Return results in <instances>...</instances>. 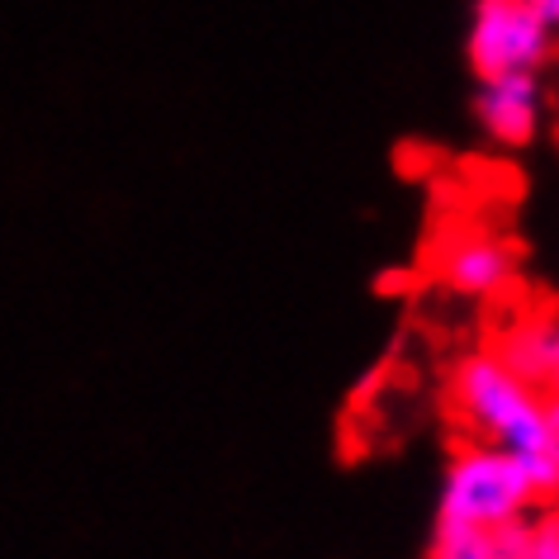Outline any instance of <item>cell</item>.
I'll use <instances>...</instances> for the list:
<instances>
[{
	"label": "cell",
	"mask_w": 559,
	"mask_h": 559,
	"mask_svg": "<svg viewBox=\"0 0 559 559\" xmlns=\"http://www.w3.org/2000/svg\"><path fill=\"white\" fill-rule=\"evenodd\" d=\"M555 52V29L526 0H479L469 15L465 58L474 76H508V72H540Z\"/></svg>",
	"instance_id": "3"
},
{
	"label": "cell",
	"mask_w": 559,
	"mask_h": 559,
	"mask_svg": "<svg viewBox=\"0 0 559 559\" xmlns=\"http://www.w3.org/2000/svg\"><path fill=\"white\" fill-rule=\"evenodd\" d=\"M545 119V86L540 72H508V76H479L474 81V123L498 147H526L536 143Z\"/></svg>",
	"instance_id": "4"
},
{
	"label": "cell",
	"mask_w": 559,
	"mask_h": 559,
	"mask_svg": "<svg viewBox=\"0 0 559 559\" xmlns=\"http://www.w3.org/2000/svg\"><path fill=\"white\" fill-rule=\"evenodd\" d=\"M526 5L536 10V15H540V20H545V24H550V29L559 34V0H526Z\"/></svg>",
	"instance_id": "9"
},
{
	"label": "cell",
	"mask_w": 559,
	"mask_h": 559,
	"mask_svg": "<svg viewBox=\"0 0 559 559\" xmlns=\"http://www.w3.org/2000/svg\"><path fill=\"white\" fill-rule=\"evenodd\" d=\"M427 559H493V536L479 526H445L437 522Z\"/></svg>",
	"instance_id": "6"
},
{
	"label": "cell",
	"mask_w": 559,
	"mask_h": 559,
	"mask_svg": "<svg viewBox=\"0 0 559 559\" xmlns=\"http://www.w3.org/2000/svg\"><path fill=\"white\" fill-rule=\"evenodd\" d=\"M451 413L474 441L522 460L536 498H559V445L550 427V394L522 380L493 346L455 360Z\"/></svg>",
	"instance_id": "1"
},
{
	"label": "cell",
	"mask_w": 559,
	"mask_h": 559,
	"mask_svg": "<svg viewBox=\"0 0 559 559\" xmlns=\"http://www.w3.org/2000/svg\"><path fill=\"white\" fill-rule=\"evenodd\" d=\"M536 488H531L522 460L508 451H493L484 441H469L445 460L441 493H437V522L445 526H479L493 531L502 522H522L536 512Z\"/></svg>",
	"instance_id": "2"
},
{
	"label": "cell",
	"mask_w": 559,
	"mask_h": 559,
	"mask_svg": "<svg viewBox=\"0 0 559 559\" xmlns=\"http://www.w3.org/2000/svg\"><path fill=\"white\" fill-rule=\"evenodd\" d=\"M550 427H555V445H559V394H550Z\"/></svg>",
	"instance_id": "10"
},
{
	"label": "cell",
	"mask_w": 559,
	"mask_h": 559,
	"mask_svg": "<svg viewBox=\"0 0 559 559\" xmlns=\"http://www.w3.org/2000/svg\"><path fill=\"white\" fill-rule=\"evenodd\" d=\"M526 522L531 516H522V522H502V526L488 531V536H493V559H526Z\"/></svg>",
	"instance_id": "8"
},
{
	"label": "cell",
	"mask_w": 559,
	"mask_h": 559,
	"mask_svg": "<svg viewBox=\"0 0 559 559\" xmlns=\"http://www.w3.org/2000/svg\"><path fill=\"white\" fill-rule=\"evenodd\" d=\"M526 559H559V502L531 512L526 522Z\"/></svg>",
	"instance_id": "7"
},
{
	"label": "cell",
	"mask_w": 559,
	"mask_h": 559,
	"mask_svg": "<svg viewBox=\"0 0 559 559\" xmlns=\"http://www.w3.org/2000/svg\"><path fill=\"white\" fill-rule=\"evenodd\" d=\"M437 275H441V285H451L455 295H465V299H493L512 285L516 251H512V242H502L498 233L469 228V233H455L441 242Z\"/></svg>",
	"instance_id": "5"
}]
</instances>
